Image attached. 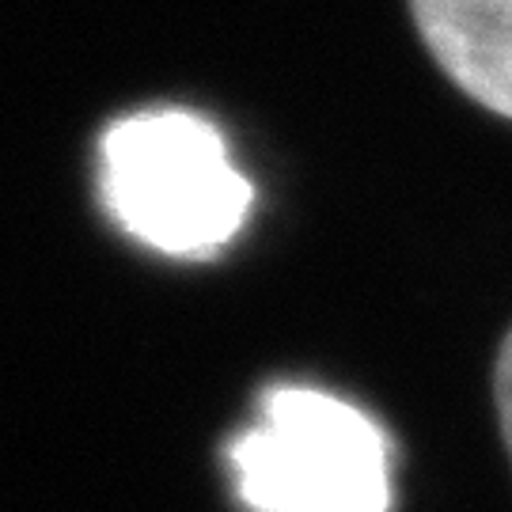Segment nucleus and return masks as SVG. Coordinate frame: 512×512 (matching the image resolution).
Masks as SVG:
<instances>
[{
    "instance_id": "nucleus-1",
    "label": "nucleus",
    "mask_w": 512,
    "mask_h": 512,
    "mask_svg": "<svg viewBox=\"0 0 512 512\" xmlns=\"http://www.w3.org/2000/svg\"><path fill=\"white\" fill-rule=\"evenodd\" d=\"M103 202L137 243L209 258L243 228L255 186L213 122L183 107L145 110L103 137Z\"/></svg>"
},
{
    "instance_id": "nucleus-2",
    "label": "nucleus",
    "mask_w": 512,
    "mask_h": 512,
    "mask_svg": "<svg viewBox=\"0 0 512 512\" xmlns=\"http://www.w3.org/2000/svg\"><path fill=\"white\" fill-rule=\"evenodd\" d=\"M228 467L251 512H387L391 444L346 399L281 384L228 444Z\"/></svg>"
},
{
    "instance_id": "nucleus-3",
    "label": "nucleus",
    "mask_w": 512,
    "mask_h": 512,
    "mask_svg": "<svg viewBox=\"0 0 512 512\" xmlns=\"http://www.w3.org/2000/svg\"><path fill=\"white\" fill-rule=\"evenodd\" d=\"M440 69L482 107L512 118V0H410Z\"/></svg>"
},
{
    "instance_id": "nucleus-4",
    "label": "nucleus",
    "mask_w": 512,
    "mask_h": 512,
    "mask_svg": "<svg viewBox=\"0 0 512 512\" xmlns=\"http://www.w3.org/2000/svg\"><path fill=\"white\" fill-rule=\"evenodd\" d=\"M497 410H501V429H505L512 452V330L501 346V357H497Z\"/></svg>"
}]
</instances>
